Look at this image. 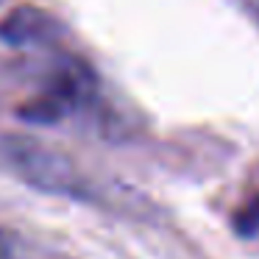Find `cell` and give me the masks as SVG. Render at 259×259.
I'll return each instance as SVG.
<instances>
[{
  "mask_svg": "<svg viewBox=\"0 0 259 259\" xmlns=\"http://www.w3.org/2000/svg\"><path fill=\"white\" fill-rule=\"evenodd\" d=\"M240 3H242V9L253 17V23L259 25V0H240Z\"/></svg>",
  "mask_w": 259,
  "mask_h": 259,
  "instance_id": "cell-3",
  "label": "cell"
},
{
  "mask_svg": "<svg viewBox=\"0 0 259 259\" xmlns=\"http://www.w3.org/2000/svg\"><path fill=\"white\" fill-rule=\"evenodd\" d=\"M3 151L12 167L31 184L51 192H81V173L64 153L25 137H9Z\"/></svg>",
  "mask_w": 259,
  "mask_h": 259,
  "instance_id": "cell-1",
  "label": "cell"
},
{
  "mask_svg": "<svg viewBox=\"0 0 259 259\" xmlns=\"http://www.w3.org/2000/svg\"><path fill=\"white\" fill-rule=\"evenodd\" d=\"M53 31H56V23L45 12L28 6L12 12L0 25V36L12 45H39V42H48Z\"/></svg>",
  "mask_w": 259,
  "mask_h": 259,
  "instance_id": "cell-2",
  "label": "cell"
}]
</instances>
